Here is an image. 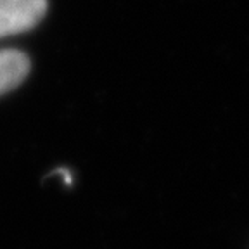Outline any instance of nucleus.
Wrapping results in <instances>:
<instances>
[{
	"instance_id": "1",
	"label": "nucleus",
	"mask_w": 249,
	"mask_h": 249,
	"mask_svg": "<svg viewBox=\"0 0 249 249\" xmlns=\"http://www.w3.org/2000/svg\"><path fill=\"white\" fill-rule=\"evenodd\" d=\"M45 12L47 0H0V38L31 30Z\"/></svg>"
},
{
	"instance_id": "2",
	"label": "nucleus",
	"mask_w": 249,
	"mask_h": 249,
	"mask_svg": "<svg viewBox=\"0 0 249 249\" xmlns=\"http://www.w3.org/2000/svg\"><path fill=\"white\" fill-rule=\"evenodd\" d=\"M28 71H30V61L21 51L16 49L0 51V95L21 85Z\"/></svg>"
}]
</instances>
